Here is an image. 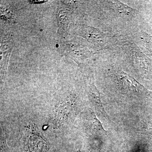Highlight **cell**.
<instances>
[{
	"label": "cell",
	"instance_id": "cell-4",
	"mask_svg": "<svg viewBox=\"0 0 152 152\" xmlns=\"http://www.w3.org/2000/svg\"><path fill=\"white\" fill-rule=\"evenodd\" d=\"M88 93L90 100L95 107L105 116L107 117V114L105 111L103 105L101 101L100 93L94 84L90 85L88 87Z\"/></svg>",
	"mask_w": 152,
	"mask_h": 152
},
{
	"label": "cell",
	"instance_id": "cell-3",
	"mask_svg": "<svg viewBox=\"0 0 152 152\" xmlns=\"http://www.w3.org/2000/svg\"><path fill=\"white\" fill-rule=\"evenodd\" d=\"M12 43H3L1 46V80H3L5 77L9 59L12 51Z\"/></svg>",
	"mask_w": 152,
	"mask_h": 152
},
{
	"label": "cell",
	"instance_id": "cell-6",
	"mask_svg": "<svg viewBox=\"0 0 152 152\" xmlns=\"http://www.w3.org/2000/svg\"><path fill=\"white\" fill-rule=\"evenodd\" d=\"M85 36L87 39L93 43L99 44L102 43L103 36L102 34L97 30L91 27L86 28Z\"/></svg>",
	"mask_w": 152,
	"mask_h": 152
},
{
	"label": "cell",
	"instance_id": "cell-8",
	"mask_svg": "<svg viewBox=\"0 0 152 152\" xmlns=\"http://www.w3.org/2000/svg\"><path fill=\"white\" fill-rule=\"evenodd\" d=\"M29 2L30 3H31V4H40V3H42L45 2H46V1H29Z\"/></svg>",
	"mask_w": 152,
	"mask_h": 152
},
{
	"label": "cell",
	"instance_id": "cell-5",
	"mask_svg": "<svg viewBox=\"0 0 152 152\" xmlns=\"http://www.w3.org/2000/svg\"><path fill=\"white\" fill-rule=\"evenodd\" d=\"M69 12L67 10H63L59 11L57 15L58 33L60 35L64 34L66 31L69 20Z\"/></svg>",
	"mask_w": 152,
	"mask_h": 152
},
{
	"label": "cell",
	"instance_id": "cell-1",
	"mask_svg": "<svg viewBox=\"0 0 152 152\" xmlns=\"http://www.w3.org/2000/svg\"><path fill=\"white\" fill-rule=\"evenodd\" d=\"M119 76L125 91L129 94L138 96L142 90L141 85L135 79L124 73L122 72Z\"/></svg>",
	"mask_w": 152,
	"mask_h": 152
},
{
	"label": "cell",
	"instance_id": "cell-7",
	"mask_svg": "<svg viewBox=\"0 0 152 152\" xmlns=\"http://www.w3.org/2000/svg\"><path fill=\"white\" fill-rule=\"evenodd\" d=\"M115 5L116 6L117 8L118 9L120 12L123 13L128 14L130 12L132 11V8L129 7L127 6L122 4L119 2H117L115 3Z\"/></svg>",
	"mask_w": 152,
	"mask_h": 152
},
{
	"label": "cell",
	"instance_id": "cell-2",
	"mask_svg": "<svg viewBox=\"0 0 152 152\" xmlns=\"http://www.w3.org/2000/svg\"><path fill=\"white\" fill-rule=\"evenodd\" d=\"M66 48V53L73 59L82 60L89 57L90 52L83 46L78 44H68Z\"/></svg>",
	"mask_w": 152,
	"mask_h": 152
}]
</instances>
